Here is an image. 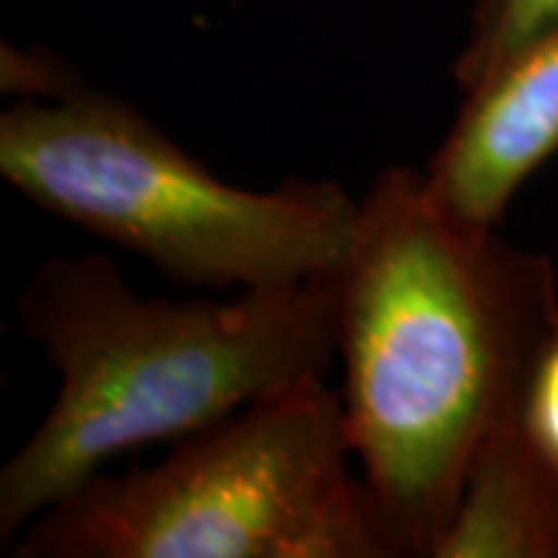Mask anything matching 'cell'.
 <instances>
[{
    "mask_svg": "<svg viewBox=\"0 0 558 558\" xmlns=\"http://www.w3.org/2000/svg\"><path fill=\"white\" fill-rule=\"evenodd\" d=\"M558 326L553 264L385 168L336 274L341 413L391 556L432 558L481 444Z\"/></svg>",
    "mask_w": 558,
    "mask_h": 558,
    "instance_id": "cell-1",
    "label": "cell"
},
{
    "mask_svg": "<svg viewBox=\"0 0 558 558\" xmlns=\"http://www.w3.org/2000/svg\"><path fill=\"white\" fill-rule=\"evenodd\" d=\"M20 319L60 388L0 469L3 543L116 457L199 435L339 360L336 279L171 301L137 295L102 255L50 258Z\"/></svg>",
    "mask_w": 558,
    "mask_h": 558,
    "instance_id": "cell-2",
    "label": "cell"
},
{
    "mask_svg": "<svg viewBox=\"0 0 558 558\" xmlns=\"http://www.w3.org/2000/svg\"><path fill=\"white\" fill-rule=\"evenodd\" d=\"M0 178L32 205L134 252L180 286L270 289L336 279L360 199L332 180L227 183L131 102L75 81L0 116Z\"/></svg>",
    "mask_w": 558,
    "mask_h": 558,
    "instance_id": "cell-3",
    "label": "cell"
},
{
    "mask_svg": "<svg viewBox=\"0 0 558 558\" xmlns=\"http://www.w3.org/2000/svg\"><path fill=\"white\" fill-rule=\"evenodd\" d=\"M13 546L20 558H395L326 376L171 444L156 465L84 481Z\"/></svg>",
    "mask_w": 558,
    "mask_h": 558,
    "instance_id": "cell-4",
    "label": "cell"
},
{
    "mask_svg": "<svg viewBox=\"0 0 558 558\" xmlns=\"http://www.w3.org/2000/svg\"><path fill=\"white\" fill-rule=\"evenodd\" d=\"M462 94L422 174L444 208L497 227L521 186L558 153V22Z\"/></svg>",
    "mask_w": 558,
    "mask_h": 558,
    "instance_id": "cell-5",
    "label": "cell"
},
{
    "mask_svg": "<svg viewBox=\"0 0 558 558\" xmlns=\"http://www.w3.org/2000/svg\"><path fill=\"white\" fill-rule=\"evenodd\" d=\"M432 558H558V465L521 410L481 444Z\"/></svg>",
    "mask_w": 558,
    "mask_h": 558,
    "instance_id": "cell-6",
    "label": "cell"
},
{
    "mask_svg": "<svg viewBox=\"0 0 558 558\" xmlns=\"http://www.w3.org/2000/svg\"><path fill=\"white\" fill-rule=\"evenodd\" d=\"M553 22H558V0H475L469 38L453 62V81L462 90L475 87Z\"/></svg>",
    "mask_w": 558,
    "mask_h": 558,
    "instance_id": "cell-7",
    "label": "cell"
},
{
    "mask_svg": "<svg viewBox=\"0 0 558 558\" xmlns=\"http://www.w3.org/2000/svg\"><path fill=\"white\" fill-rule=\"evenodd\" d=\"M521 422L539 450L558 465V326L531 366L521 398Z\"/></svg>",
    "mask_w": 558,
    "mask_h": 558,
    "instance_id": "cell-8",
    "label": "cell"
}]
</instances>
